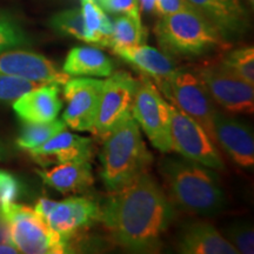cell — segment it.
I'll use <instances>...</instances> for the list:
<instances>
[{"mask_svg": "<svg viewBox=\"0 0 254 254\" xmlns=\"http://www.w3.org/2000/svg\"><path fill=\"white\" fill-rule=\"evenodd\" d=\"M100 207L99 220L120 247L133 253H153L173 219V206L150 174L144 172Z\"/></svg>", "mask_w": 254, "mask_h": 254, "instance_id": "cell-1", "label": "cell"}, {"mask_svg": "<svg viewBox=\"0 0 254 254\" xmlns=\"http://www.w3.org/2000/svg\"><path fill=\"white\" fill-rule=\"evenodd\" d=\"M168 199L184 212L213 215L226 204L219 178L213 171L189 159L167 158L161 163Z\"/></svg>", "mask_w": 254, "mask_h": 254, "instance_id": "cell-2", "label": "cell"}, {"mask_svg": "<svg viewBox=\"0 0 254 254\" xmlns=\"http://www.w3.org/2000/svg\"><path fill=\"white\" fill-rule=\"evenodd\" d=\"M101 179L110 192L124 189L146 172L152 154L146 147L140 128L133 117L127 118L104 138Z\"/></svg>", "mask_w": 254, "mask_h": 254, "instance_id": "cell-3", "label": "cell"}, {"mask_svg": "<svg viewBox=\"0 0 254 254\" xmlns=\"http://www.w3.org/2000/svg\"><path fill=\"white\" fill-rule=\"evenodd\" d=\"M159 46L170 57L196 58L213 52L224 38L207 19L192 7L161 17L155 26Z\"/></svg>", "mask_w": 254, "mask_h": 254, "instance_id": "cell-4", "label": "cell"}, {"mask_svg": "<svg viewBox=\"0 0 254 254\" xmlns=\"http://www.w3.org/2000/svg\"><path fill=\"white\" fill-rule=\"evenodd\" d=\"M0 221L7 228V240L25 254L69 253L68 240L50 227L34 208L11 202L0 206Z\"/></svg>", "mask_w": 254, "mask_h": 254, "instance_id": "cell-5", "label": "cell"}, {"mask_svg": "<svg viewBox=\"0 0 254 254\" xmlns=\"http://www.w3.org/2000/svg\"><path fill=\"white\" fill-rule=\"evenodd\" d=\"M159 88L174 106L194 119L215 142L213 117L217 110L196 71L176 68Z\"/></svg>", "mask_w": 254, "mask_h": 254, "instance_id": "cell-6", "label": "cell"}, {"mask_svg": "<svg viewBox=\"0 0 254 254\" xmlns=\"http://www.w3.org/2000/svg\"><path fill=\"white\" fill-rule=\"evenodd\" d=\"M132 117L157 150L163 153L172 151L168 103L148 78L142 77L138 80Z\"/></svg>", "mask_w": 254, "mask_h": 254, "instance_id": "cell-7", "label": "cell"}, {"mask_svg": "<svg viewBox=\"0 0 254 254\" xmlns=\"http://www.w3.org/2000/svg\"><path fill=\"white\" fill-rule=\"evenodd\" d=\"M168 109L172 150L185 159L206 167L214 170L224 168V161L215 142L209 138L205 129L189 114L180 111L174 105L168 104Z\"/></svg>", "mask_w": 254, "mask_h": 254, "instance_id": "cell-8", "label": "cell"}, {"mask_svg": "<svg viewBox=\"0 0 254 254\" xmlns=\"http://www.w3.org/2000/svg\"><path fill=\"white\" fill-rule=\"evenodd\" d=\"M138 80L129 73H112L103 82L93 133L105 138L127 118L132 117V107Z\"/></svg>", "mask_w": 254, "mask_h": 254, "instance_id": "cell-9", "label": "cell"}, {"mask_svg": "<svg viewBox=\"0 0 254 254\" xmlns=\"http://www.w3.org/2000/svg\"><path fill=\"white\" fill-rule=\"evenodd\" d=\"M196 73L212 99L222 109L236 114L253 113V85L234 75L221 65L205 66L199 68Z\"/></svg>", "mask_w": 254, "mask_h": 254, "instance_id": "cell-10", "label": "cell"}, {"mask_svg": "<svg viewBox=\"0 0 254 254\" xmlns=\"http://www.w3.org/2000/svg\"><path fill=\"white\" fill-rule=\"evenodd\" d=\"M104 80L94 78H69L64 84V98L67 106L64 123L74 131L93 133Z\"/></svg>", "mask_w": 254, "mask_h": 254, "instance_id": "cell-11", "label": "cell"}, {"mask_svg": "<svg viewBox=\"0 0 254 254\" xmlns=\"http://www.w3.org/2000/svg\"><path fill=\"white\" fill-rule=\"evenodd\" d=\"M0 73L44 84L64 85L71 78L46 57L17 49L0 53Z\"/></svg>", "mask_w": 254, "mask_h": 254, "instance_id": "cell-12", "label": "cell"}, {"mask_svg": "<svg viewBox=\"0 0 254 254\" xmlns=\"http://www.w3.org/2000/svg\"><path fill=\"white\" fill-rule=\"evenodd\" d=\"M213 131L215 141L238 166L253 167L254 138L250 126L217 111L213 117Z\"/></svg>", "mask_w": 254, "mask_h": 254, "instance_id": "cell-13", "label": "cell"}, {"mask_svg": "<svg viewBox=\"0 0 254 254\" xmlns=\"http://www.w3.org/2000/svg\"><path fill=\"white\" fill-rule=\"evenodd\" d=\"M207 19L225 40L243 36L249 28V14L241 0H186Z\"/></svg>", "mask_w": 254, "mask_h": 254, "instance_id": "cell-14", "label": "cell"}, {"mask_svg": "<svg viewBox=\"0 0 254 254\" xmlns=\"http://www.w3.org/2000/svg\"><path fill=\"white\" fill-rule=\"evenodd\" d=\"M99 214L100 207L92 199L69 196L56 205L46 221L53 231L69 241L73 234L99 220Z\"/></svg>", "mask_w": 254, "mask_h": 254, "instance_id": "cell-15", "label": "cell"}, {"mask_svg": "<svg viewBox=\"0 0 254 254\" xmlns=\"http://www.w3.org/2000/svg\"><path fill=\"white\" fill-rule=\"evenodd\" d=\"M28 153L37 164L44 167L67 161H90L92 141L91 139L73 134L67 129H64L52 136L45 144L28 151Z\"/></svg>", "mask_w": 254, "mask_h": 254, "instance_id": "cell-16", "label": "cell"}, {"mask_svg": "<svg viewBox=\"0 0 254 254\" xmlns=\"http://www.w3.org/2000/svg\"><path fill=\"white\" fill-rule=\"evenodd\" d=\"M59 93V85L56 82L43 85L14 100V113L24 124L52 122L63 107Z\"/></svg>", "mask_w": 254, "mask_h": 254, "instance_id": "cell-17", "label": "cell"}, {"mask_svg": "<svg viewBox=\"0 0 254 254\" xmlns=\"http://www.w3.org/2000/svg\"><path fill=\"white\" fill-rule=\"evenodd\" d=\"M178 251L184 254H238V251L214 226L196 222L183 231Z\"/></svg>", "mask_w": 254, "mask_h": 254, "instance_id": "cell-18", "label": "cell"}, {"mask_svg": "<svg viewBox=\"0 0 254 254\" xmlns=\"http://www.w3.org/2000/svg\"><path fill=\"white\" fill-rule=\"evenodd\" d=\"M43 182L52 189L64 193H80L93 185L90 161H67L57 164L50 170H37Z\"/></svg>", "mask_w": 254, "mask_h": 254, "instance_id": "cell-19", "label": "cell"}, {"mask_svg": "<svg viewBox=\"0 0 254 254\" xmlns=\"http://www.w3.org/2000/svg\"><path fill=\"white\" fill-rule=\"evenodd\" d=\"M113 52L139 71L154 79L158 87H160L177 68L172 57L145 44L116 49Z\"/></svg>", "mask_w": 254, "mask_h": 254, "instance_id": "cell-20", "label": "cell"}, {"mask_svg": "<svg viewBox=\"0 0 254 254\" xmlns=\"http://www.w3.org/2000/svg\"><path fill=\"white\" fill-rule=\"evenodd\" d=\"M63 71L69 77H110L114 63L99 49L79 46L68 52Z\"/></svg>", "mask_w": 254, "mask_h": 254, "instance_id": "cell-21", "label": "cell"}, {"mask_svg": "<svg viewBox=\"0 0 254 254\" xmlns=\"http://www.w3.org/2000/svg\"><path fill=\"white\" fill-rule=\"evenodd\" d=\"M84 17L86 43L94 46L111 47L113 23L97 0H80Z\"/></svg>", "mask_w": 254, "mask_h": 254, "instance_id": "cell-22", "label": "cell"}, {"mask_svg": "<svg viewBox=\"0 0 254 254\" xmlns=\"http://www.w3.org/2000/svg\"><path fill=\"white\" fill-rule=\"evenodd\" d=\"M64 120H52L49 123L39 124H24L20 134L17 139L18 147L30 151L45 144L52 136L66 129Z\"/></svg>", "mask_w": 254, "mask_h": 254, "instance_id": "cell-23", "label": "cell"}, {"mask_svg": "<svg viewBox=\"0 0 254 254\" xmlns=\"http://www.w3.org/2000/svg\"><path fill=\"white\" fill-rule=\"evenodd\" d=\"M146 30L141 21L135 20L128 15H119L113 23V34L111 49H122L144 44Z\"/></svg>", "mask_w": 254, "mask_h": 254, "instance_id": "cell-24", "label": "cell"}, {"mask_svg": "<svg viewBox=\"0 0 254 254\" xmlns=\"http://www.w3.org/2000/svg\"><path fill=\"white\" fill-rule=\"evenodd\" d=\"M220 65L249 84H254V49L252 46L231 51L222 58Z\"/></svg>", "mask_w": 254, "mask_h": 254, "instance_id": "cell-25", "label": "cell"}, {"mask_svg": "<svg viewBox=\"0 0 254 254\" xmlns=\"http://www.w3.org/2000/svg\"><path fill=\"white\" fill-rule=\"evenodd\" d=\"M31 44L30 37L13 15L0 11V53Z\"/></svg>", "mask_w": 254, "mask_h": 254, "instance_id": "cell-26", "label": "cell"}, {"mask_svg": "<svg viewBox=\"0 0 254 254\" xmlns=\"http://www.w3.org/2000/svg\"><path fill=\"white\" fill-rule=\"evenodd\" d=\"M50 25L56 32L63 36H69L85 41L86 32L80 8H71L58 12L50 19Z\"/></svg>", "mask_w": 254, "mask_h": 254, "instance_id": "cell-27", "label": "cell"}, {"mask_svg": "<svg viewBox=\"0 0 254 254\" xmlns=\"http://www.w3.org/2000/svg\"><path fill=\"white\" fill-rule=\"evenodd\" d=\"M43 85L45 84L0 73V101H14Z\"/></svg>", "mask_w": 254, "mask_h": 254, "instance_id": "cell-28", "label": "cell"}, {"mask_svg": "<svg viewBox=\"0 0 254 254\" xmlns=\"http://www.w3.org/2000/svg\"><path fill=\"white\" fill-rule=\"evenodd\" d=\"M226 239L239 251V253H254V231L252 225L247 222H238L226 231Z\"/></svg>", "mask_w": 254, "mask_h": 254, "instance_id": "cell-29", "label": "cell"}, {"mask_svg": "<svg viewBox=\"0 0 254 254\" xmlns=\"http://www.w3.org/2000/svg\"><path fill=\"white\" fill-rule=\"evenodd\" d=\"M97 1L104 11L128 15L135 20L141 21L140 6L138 0H97Z\"/></svg>", "mask_w": 254, "mask_h": 254, "instance_id": "cell-30", "label": "cell"}, {"mask_svg": "<svg viewBox=\"0 0 254 254\" xmlns=\"http://www.w3.org/2000/svg\"><path fill=\"white\" fill-rule=\"evenodd\" d=\"M20 193V182L12 173L0 170V206L15 202Z\"/></svg>", "mask_w": 254, "mask_h": 254, "instance_id": "cell-31", "label": "cell"}, {"mask_svg": "<svg viewBox=\"0 0 254 254\" xmlns=\"http://www.w3.org/2000/svg\"><path fill=\"white\" fill-rule=\"evenodd\" d=\"M187 7H190V5L187 4L186 0H154L153 11L161 18L177 13Z\"/></svg>", "mask_w": 254, "mask_h": 254, "instance_id": "cell-32", "label": "cell"}, {"mask_svg": "<svg viewBox=\"0 0 254 254\" xmlns=\"http://www.w3.org/2000/svg\"><path fill=\"white\" fill-rule=\"evenodd\" d=\"M57 204L58 202L55 201V200H51L49 198H40L36 204L34 211H36L38 215H40L41 218L46 220V218L49 217V214L53 211V208L56 207Z\"/></svg>", "mask_w": 254, "mask_h": 254, "instance_id": "cell-33", "label": "cell"}, {"mask_svg": "<svg viewBox=\"0 0 254 254\" xmlns=\"http://www.w3.org/2000/svg\"><path fill=\"white\" fill-rule=\"evenodd\" d=\"M19 253L18 250L9 243L8 240H6L5 243L0 244V254H15Z\"/></svg>", "mask_w": 254, "mask_h": 254, "instance_id": "cell-34", "label": "cell"}, {"mask_svg": "<svg viewBox=\"0 0 254 254\" xmlns=\"http://www.w3.org/2000/svg\"><path fill=\"white\" fill-rule=\"evenodd\" d=\"M138 2H139V6H140V8L144 9V11H147V12L153 11L154 0H138Z\"/></svg>", "mask_w": 254, "mask_h": 254, "instance_id": "cell-35", "label": "cell"}, {"mask_svg": "<svg viewBox=\"0 0 254 254\" xmlns=\"http://www.w3.org/2000/svg\"><path fill=\"white\" fill-rule=\"evenodd\" d=\"M8 158H9V152H8L7 146L0 140V161L7 160Z\"/></svg>", "mask_w": 254, "mask_h": 254, "instance_id": "cell-36", "label": "cell"}, {"mask_svg": "<svg viewBox=\"0 0 254 254\" xmlns=\"http://www.w3.org/2000/svg\"><path fill=\"white\" fill-rule=\"evenodd\" d=\"M249 4L253 7V5H254V0H249Z\"/></svg>", "mask_w": 254, "mask_h": 254, "instance_id": "cell-37", "label": "cell"}]
</instances>
